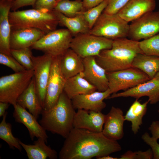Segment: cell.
I'll return each instance as SVG.
<instances>
[{
  "mask_svg": "<svg viewBox=\"0 0 159 159\" xmlns=\"http://www.w3.org/2000/svg\"><path fill=\"white\" fill-rule=\"evenodd\" d=\"M45 33L34 28L11 29L10 45L11 49H18L31 47Z\"/></svg>",
  "mask_w": 159,
  "mask_h": 159,
  "instance_id": "19",
  "label": "cell"
},
{
  "mask_svg": "<svg viewBox=\"0 0 159 159\" xmlns=\"http://www.w3.org/2000/svg\"><path fill=\"white\" fill-rule=\"evenodd\" d=\"M129 28L128 22L117 14H110L103 12L89 33L114 40L128 37Z\"/></svg>",
  "mask_w": 159,
  "mask_h": 159,
  "instance_id": "6",
  "label": "cell"
},
{
  "mask_svg": "<svg viewBox=\"0 0 159 159\" xmlns=\"http://www.w3.org/2000/svg\"><path fill=\"white\" fill-rule=\"evenodd\" d=\"M34 69L2 76L0 78V102L13 105L27 87L34 75Z\"/></svg>",
  "mask_w": 159,
  "mask_h": 159,
  "instance_id": "5",
  "label": "cell"
},
{
  "mask_svg": "<svg viewBox=\"0 0 159 159\" xmlns=\"http://www.w3.org/2000/svg\"><path fill=\"white\" fill-rule=\"evenodd\" d=\"M159 33V11L148 12L131 22L129 39L138 41L151 37Z\"/></svg>",
  "mask_w": 159,
  "mask_h": 159,
  "instance_id": "10",
  "label": "cell"
},
{
  "mask_svg": "<svg viewBox=\"0 0 159 159\" xmlns=\"http://www.w3.org/2000/svg\"><path fill=\"white\" fill-rule=\"evenodd\" d=\"M156 6L155 0H130L117 14L129 23L153 11Z\"/></svg>",
  "mask_w": 159,
  "mask_h": 159,
  "instance_id": "20",
  "label": "cell"
},
{
  "mask_svg": "<svg viewBox=\"0 0 159 159\" xmlns=\"http://www.w3.org/2000/svg\"><path fill=\"white\" fill-rule=\"evenodd\" d=\"M72 36L67 29H55L45 34L31 48L53 57L60 56L70 48Z\"/></svg>",
  "mask_w": 159,
  "mask_h": 159,
  "instance_id": "7",
  "label": "cell"
},
{
  "mask_svg": "<svg viewBox=\"0 0 159 159\" xmlns=\"http://www.w3.org/2000/svg\"><path fill=\"white\" fill-rule=\"evenodd\" d=\"M124 115L120 108L112 106L109 112L105 115L102 132L108 138L117 140L124 136Z\"/></svg>",
  "mask_w": 159,
  "mask_h": 159,
  "instance_id": "18",
  "label": "cell"
},
{
  "mask_svg": "<svg viewBox=\"0 0 159 159\" xmlns=\"http://www.w3.org/2000/svg\"><path fill=\"white\" fill-rule=\"evenodd\" d=\"M111 94L109 89L104 92L95 91L92 93L76 95L71 101L75 109L100 112L106 107L104 100L107 99Z\"/></svg>",
  "mask_w": 159,
  "mask_h": 159,
  "instance_id": "16",
  "label": "cell"
},
{
  "mask_svg": "<svg viewBox=\"0 0 159 159\" xmlns=\"http://www.w3.org/2000/svg\"><path fill=\"white\" fill-rule=\"evenodd\" d=\"M84 77L95 86L98 91L104 92L108 89L106 71L96 62L95 56H90L83 59Z\"/></svg>",
  "mask_w": 159,
  "mask_h": 159,
  "instance_id": "14",
  "label": "cell"
},
{
  "mask_svg": "<svg viewBox=\"0 0 159 159\" xmlns=\"http://www.w3.org/2000/svg\"><path fill=\"white\" fill-rule=\"evenodd\" d=\"M54 57L46 54L38 56L32 55L34 75L35 87L40 104L43 108L47 85Z\"/></svg>",
  "mask_w": 159,
  "mask_h": 159,
  "instance_id": "12",
  "label": "cell"
},
{
  "mask_svg": "<svg viewBox=\"0 0 159 159\" xmlns=\"http://www.w3.org/2000/svg\"><path fill=\"white\" fill-rule=\"evenodd\" d=\"M59 153L60 159H91L120 151L117 140L110 139L102 132L73 127Z\"/></svg>",
  "mask_w": 159,
  "mask_h": 159,
  "instance_id": "1",
  "label": "cell"
},
{
  "mask_svg": "<svg viewBox=\"0 0 159 159\" xmlns=\"http://www.w3.org/2000/svg\"><path fill=\"white\" fill-rule=\"evenodd\" d=\"M62 0H56L57 4L58 2H59L60 1H62ZM78 0L82 1V0Z\"/></svg>",
  "mask_w": 159,
  "mask_h": 159,
  "instance_id": "46",
  "label": "cell"
},
{
  "mask_svg": "<svg viewBox=\"0 0 159 159\" xmlns=\"http://www.w3.org/2000/svg\"><path fill=\"white\" fill-rule=\"evenodd\" d=\"M149 130L152 134L153 138L158 140L159 139V121H153L148 128Z\"/></svg>",
  "mask_w": 159,
  "mask_h": 159,
  "instance_id": "40",
  "label": "cell"
},
{
  "mask_svg": "<svg viewBox=\"0 0 159 159\" xmlns=\"http://www.w3.org/2000/svg\"><path fill=\"white\" fill-rule=\"evenodd\" d=\"M97 90L84 77L82 72L66 80L63 91L71 100L76 95L90 93Z\"/></svg>",
  "mask_w": 159,
  "mask_h": 159,
  "instance_id": "24",
  "label": "cell"
},
{
  "mask_svg": "<svg viewBox=\"0 0 159 159\" xmlns=\"http://www.w3.org/2000/svg\"><path fill=\"white\" fill-rule=\"evenodd\" d=\"M154 78L159 80V71L157 73Z\"/></svg>",
  "mask_w": 159,
  "mask_h": 159,
  "instance_id": "44",
  "label": "cell"
},
{
  "mask_svg": "<svg viewBox=\"0 0 159 159\" xmlns=\"http://www.w3.org/2000/svg\"><path fill=\"white\" fill-rule=\"evenodd\" d=\"M10 105V104L6 102H0V117H3L5 114L7 110Z\"/></svg>",
  "mask_w": 159,
  "mask_h": 159,
  "instance_id": "42",
  "label": "cell"
},
{
  "mask_svg": "<svg viewBox=\"0 0 159 159\" xmlns=\"http://www.w3.org/2000/svg\"><path fill=\"white\" fill-rule=\"evenodd\" d=\"M20 143L25 151L29 159H56L57 153L54 149L47 145L43 139L38 138L33 144H26L21 140Z\"/></svg>",
  "mask_w": 159,
  "mask_h": 159,
  "instance_id": "25",
  "label": "cell"
},
{
  "mask_svg": "<svg viewBox=\"0 0 159 159\" xmlns=\"http://www.w3.org/2000/svg\"><path fill=\"white\" fill-rule=\"evenodd\" d=\"M139 44L143 53L159 57V34L139 41Z\"/></svg>",
  "mask_w": 159,
  "mask_h": 159,
  "instance_id": "33",
  "label": "cell"
},
{
  "mask_svg": "<svg viewBox=\"0 0 159 159\" xmlns=\"http://www.w3.org/2000/svg\"><path fill=\"white\" fill-rule=\"evenodd\" d=\"M104 0H82V2L84 11L87 10L97 6Z\"/></svg>",
  "mask_w": 159,
  "mask_h": 159,
  "instance_id": "41",
  "label": "cell"
},
{
  "mask_svg": "<svg viewBox=\"0 0 159 159\" xmlns=\"http://www.w3.org/2000/svg\"><path fill=\"white\" fill-rule=\"evenodd\" d=\"M148 100L142 103L137 99L132 103L124 115L125 121L131 122V130L136 134L142 124L143 117L146 114Z\"/></svg>",
  "mask_w": 159,
  "mask_h": 159,
  "instance_id": "28",
  "label": "cell"
},
{
  "mask_svg": "<svg viewBox=\"0 0 159 159\" xmlns=\"http://www.w3.org/2000/svg\"><path fill=\"white\" fill-rule=\"evenodd\" d=\"M132 67L141 70L152 79L159 71V57L138 54L134 58Z\"/></svg>",
  "mask_w": 159,
  "mask_h": 159,
  "instance_id": "27",
  "label": "cell"
},
{
  "mask_svg": "<svg viewBox=\"0 0 159 159\" xmlns=\"http://www.w3.org/2000/svg\"><path fill=\"white\" fill-rule=\"evenodd\" d=\"M9 18L11 29L34 28L45 34L56 29L59 23L54 9L49 11L34 9L10 11Z\"/></svg>",
  "mask_w": 159,
  "mask_h": 159,
  "instance_id": "4",
  "label": "cell"
},
{
  "mask_svg": "<svg viewBox=\"0 0 159 159\" xmlns=\"http://www.w3.org/2000/svg\"><path fill=\"white\" fill-rule=\"evenodd\" d=\"M83 59L70 48L61 55L60 67L62 73L66 79L83 72L84 69Z\"/></svg>",
  "mask_w": 159,
  "mask_h": 159,
  "instance_id": "22",
  "label": "cell"
},
{
  "mask_svg": "<svg viewBox=\"0 0 159 159\" xmlns=\"http://www.w3.org/2000/svg\"><path fill=\"white\" fill-rule=\"evenodd\" d=\"M144 96L148 97L151 104L159 101V80L154 78L124 91L112 94L107 99L119 97H133L136 99Z\"/></svg>",
  "mask_w": 159,
  "mask_h": 159,
  "instance_id": "13",
  "label": "cell"
},
{
  "mask_svg": "<svg viewBox=\"0 0 159 159\" xmlns=\"http://www.w3.org/2000/svg\"><path fill=\"white\" fill-rule=\"evenodd\" d=\"M142 140L151 148L153 153L154 159H159V144L157 140L151 137L147 132L142 136Z\"/></svg>",
  "mask_w": 159,
  "mask_h": 159,
  "instance_id": "37",
  "label": "cell"
},
{
  "mask_svg": "<svg viewBox=\"0 0 159 159\" xmlns=\"http://www.w3.org/2000/svg\"><path fill=\"white\" fill-rule=\"evenodd\" d=\"M158 112L159 113V109L158 110Z\"/></svg>",
  "mask_w": 159,
  "mask_h": 159,
  "instance_id": "47",
  "label": "cell"
},
{
  "mask_svg": "<svg viewBox=\"0 0 159 159\" xmlns=\"http://www.w3.org/2000/svg\"><path fill=\"white\" fill-rule=\"evenodd\" d=\"M37 0H16L12 3L11 10L16 11L19 8L25 6L34 5Z\"/></svg>",
  "mask_w": 159,
  "mask_h": 159,
  "instance_id": "39",
  "label": "cell"
},
{
  "mask_svg": "<svg viewBox=\"0 0 159 159\" xmlns=\"http://www.w3.org/2000/svg\"><path fill=\"white\" fill-rule=\"evenodd\" d=\"M56 4V0H37L33 7L35 9L50 11Z\"/></svg>",
  "mask_w": 159,
  "mask_h": 159,
  "instance_id": "38",
  "label": "cell"
},
{
  "mask_svg": "<svg viewBox=\"0 0 159 159\" xmlns=\"http://www.w3.org/2000/svg\"><path fill=\"white\" fill-rule=\"evenodd\" d=\"M97 159H117V158H114L109 156V155H105L96 158Z\"/></svg>",
  "mask_w": 159,
  "mask_h": 159,
  "instance_id": "43",
  "label": "cell"
},
{
  "mask_svg": "<svg viewBox=\"0 0 159 159\" xmlns=\"http://www.w3.org/2000/svg\"><path fill=\"white\" fill-rule=\"evenodd\" d=\"M108 0H104L99 5L87 10L81 12L90 30L107 6Z\"/></svg>",
  "mask_w": 159,
  "mask_h": 159,
  "instance_id": "32",
  "label": "cell"
},
{
  "mask_svg": "<svg viewBox=\"0 0 159 159\" xmlns=\"http://www.w3.org/2000/svg\"><path fill=\"white\" fill-rule=\"evenodd\" d=\"M108 89L111 94L119 91L126 90L150 79L140 69L132 67L121 70L107 72Z\"/></svg>",
  "mask_w": 159,
  "mask_h": 159,
  "instance_id": "9",
  "label": "cell"
},
{
  "mask_svg": "<svg viewBox=\"0 0 159 159\" xmlns=\"http://www.w3.org/2000/svg\"><path fill=\"white\" fill-rule=\"evenodd\" d=\"M113 40L89 33L75 36L71 42L70 48L83 59L96 57L103 50L112 47Z\"/></svg>",
  "mask_w": 159,
  "mask_h": 159,
  "instance_id": "8",
  "label": "cell"
},
{
  "mask_svg": "<svg viewBox=\"0 0 159 159\" xmlns=\"http://www.w3.org/2000/svg\"><path fill=\"white\" fill-rule=\"evenodd\" d=\"M15 0H0V1H7L11 2L12 3L13 2H14Z\"/></svg>",
  "mask_w": 159,
  "mask_h": 159,
  "instance_id": "45",
  "label": "cell"
},
{
  "mask_svg": "<svg viewBox=\"0 0 159 159\" xmlns=\"http://www.w3.org/2000/svg\"><path fill=\"white\" fill-rule=\"evenodd\" d=\"M54 10L69 17H74L84 11L82 1L78 0H62L57 4Z\"/></svg>",
  "mask_w": 159,
  "mask_h": 159,
  "instance_id": "30",
  "label": "cell"
},
{
  "mask_svg": "<svg viewBox=\"0 0 159 159\" xmlns=\"http://www.w3.org/2000/svg\"><path fill=\"white\" fill-rule=\"evenodd\" d=\"M7 114L6 112L3 116L0 123V138L8 144L10 148H16L21 151L22 147L20 143V140L13 136L12 132L11 125L6 122Z\"/></svg>",
  "mask_w": 159,
  "mask_h": 159,
  "instance_id": "29",
  "label": "cell"
},
{
  "mask_svg": "<svg viewBox=\"0 0 159 159\" xmlns=\"http://www.w3.org/2000/svg\"><path fill=\"white\" fill-rule=\"evenodd\" d=\"M61 56L54 57L46 91L43 109L48 110L56 104L64 90L66 79L60 67Z\"/></svg>",
  "mask_w": 159,
  "mask_h": 159,
  "instance_id": "11",
  "label": "cell"
},
{
  "mask_svg": "<svg viewBox=\"0 0 159 159\" xmlns=\"http://www.w3.org/2000/svg\"><path fill=\"white\" fill-rule=\"evenodd\" d=\"M12 3L0 1V53L11 55L10 39L11 28L9 14Z\"/></svg>",
  "mask_w": 159,
  "mask_h": 159,
  "instance_id": "21",
  "label": "cell"
},
{
  "mask_svg": "<svg viewBox=\"0 0 159 159\" xmlns=\"http://www.w3.org/2000/svg\"><path fill=\"white\" fill-rule=\"evenodd\" d=\"M139 41L127 37L113 40L112 47L101 51L95 57L97 63L106 72H113L130 68L138 54L143 53Z\"/></svg>",
  "mask_w": 159,
  "mask_h": 159,
  "instance_id": "2",
  "label": "cell"
},
{
  "mask_svg": "<svg viewBox=\"0 0 159 159\" xmlns=\"http://www.w3.org/2000/svg\"><path fill=\"white\" fill-rule=\"evenodd\" d=\"M31 49V47H27L18 49H11V55L26 70L34 69Z\"/></svg>",
  "mask_w": 159,
  "mask_h": 159,
  "instance_id": "31",
  "label": "cell"
},
{
  "mask_svg": "<svg viewBox=\"0 0 159 159\" xmlns=\"http://www.w3.org/2000/svg\"><path fill=\"white\" fill-rule=\"evenodd\" d=\"M130 0H108L103 12L110 14H117Z\"/></svg>",
  "mask_w": 159,
  "mask_h": 159,
  "instance_id": "36",
  "label": "cell"
},
{
  "mask_svg": "<svg viewBox=\"0 0 159 159\" xmlns=\"http://www.w3.org/2000/svg\"><path fill=\"white\" fill-rule=\"evenodd\" d=\"M13 116L16 122L23 124L28 130L32 140L34 138H42L47 143L48 136L46 130L38 122L37 119L27 110L18 104L13 105Z\"/></svg>",
  "mask_w": 159,
  "mask_h": 159,
  "instance_id": "15",
  "label": "cell"
},
{
  "mask_svg": "<svg viewBox=\"0 0 159 159\" xmlns=\"http://www.w3.org/2000/svg\"><path fill=\"white\" fill-rule=\"evenodd\" d=\"M0 64L11 69L15 73L24 71L26 69L11 55L0 53Z\"/></svg>",
  "mask_w": 159,
  "mask_h": 159,
  "instance_id": "34",
  "label": "cell"
},
{
  "mask_svg": "<svg viewBox=\"0 0 159 159\" xmlns=\"http://www.w3.org/2000/svg\"><path fill=\"white\" fill-rule=\"evenodd\" d=\"M153 158V153L151 149L142 151L133 152L128 150L120 156V159H151Z\"/></svg>",
  "mask_w": 159,
  "mask_h": 159,
  "instance_id": "35",
  "label": "cell"
},
{
  "mask_svg": "<svg viewBox=\"0 0 159 159\" xmlns=\"http://www.w3.org/2000/svg\"><path fill=\"white\" fill-rule=\"evenodd\" d=\"M105 115L101 112L78 109L75 114L73 127L96 132H102Z\"/></svg>",
  "mask_w": 159,
  "mask_h": 159,
  "instance_id": "17",
  "label": "cell"
},
{
  "mask_svg": "<svg viewBox=\"0 0 159 159\" xmlns=\"http://www.w3.org/2000/svg\"><path fill=\"white\" fill-rule=\"evenodd\" d=\"M54 11L59 23L66 26L73 35L89 33L90 29L81 12L74 17H69L60 12Z\"/></svg>",
  "mask_w": 159,
  "mask_h": 159,
  "instance_id": "26",
  "label": "cell"
},
{
  "mask_svg": "<svg viewBox=\"0 0 159 159\" xmlns=\"http://www.w3.org/2000/svg\"><path fill=\"white\" fill-rule=\"evenodd\" d=\"M16 103L27 109L37 119L43 109L39 99L33 77L29 84L19 97Z\"/></svg>",
  "mask_w": 159,
  "mask_h": 159,
  "instance_id": "23",
  "label": "cell"
},
{
  "mask_svg": "<svg viewBox=\"0 0 159 159\" xmlns=\"http://www.w3.org/2000/svg\"><path fill=\"white\" fill-rule=\"evenodd\" d=\"M76 112L71 100L63 91L54 106L48 110L43 109L39 122L46 131L65 138L74 127Z\"/></svg>",
  "mask_w": 159,
  "mask_h": 159,
  "instance_id": "3",
  "label": "cell"
}]
</instances>
